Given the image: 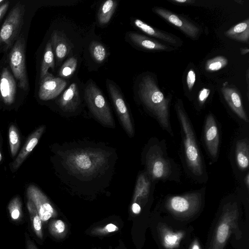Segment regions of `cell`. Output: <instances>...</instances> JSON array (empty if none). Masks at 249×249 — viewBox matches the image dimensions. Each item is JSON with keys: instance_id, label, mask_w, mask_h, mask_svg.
Returning a JSON list of instances; mask_svg holds the SVG:
<instances>
[{"instance_id": "cell-1", "label": "cell", "mask_w": 249, "mask_h": 249, "mask_svg": "<svg viewBox=\"0 0 249 249\" xmlns=\"http://www.w3.org/2000/svg\"><path fill=\"white\" fill-rule=\"evenodd\" d=\"M55 154L62 182L76 191L108 187L118 159L114 148L89 141L63 143Z\"/></svg>"}, {"instance_id": "cell-2", "label": "cell", "mask_w": 249, "mask_h": 249, "mask_svg": "<svg viewBox=\"0 0 249 249\" xmlns=\"http://www.w3.org/2000/svg\"><path fill=\"white\" fill-rule=\"evenodd\" d=\"M175 108L180 127L183 160L187 172L195 180L205 183L208 174L192 124L181 101L177 102Z\"/></svg>"}, {"instance_id": "cell-3", "label": "cell", "mask_w": 249, "mask_h": 249, "mask_svg": "<svg viewBox=\"0 0 249 249\" xmlns=\"http://www.w3.org/2000/svg\"><path fill=\"white\" fill-rule=\"evenodd\" d=\"M144 171L156 183L159 181H179L180 172L175 161L168 156L164 140L151 138L142 153Z\"/></svg>"}, {"instance_id": "cell-4", "label": "cell", "mask_w": 249, "mask_h": 249, "mask_svg": "<svg viewBox=\"0 0 249 249\" xmlns=\"http://www.w3.org/2000/svg\"><path fill=\"white\" fill-rule=\"evenodd\" d=\"M138 95L148 112L160 127L173 136L170 120L169 99L165 98L156 81L150 75L143 76L138 85Z\"/></svg>"}, {"instance_id": "cell-5", "label": "cell", "mask_w": 249, "mask_h": 249, "mask_svg": "<svg viewBox=\"0 0 249 249\" xmlns=\"http://www.w3.org/2000/svg\"><path fill=\"white\" fill-rule=\"evenodd\" d=\"M239 216L237 201H229L223 205L208 249H224L231 234H234L237 239L241 238Z\"/></svg>"}, {"instance_id": "cell-6", "label": "cell", "mask_w": 249, "mask_h": 249, "mask_svg": "<svg viewBox=\"0 0 249 249\" xmlns=\"http://www.w3.org/2000/svg\"><path fill=\"white\" fill-rule=\"evenodd\" d=\"M205 190L204 187L181 195L168 196L164 200V207L175 217L188 219L200 210Z\"/></svg>"}, {"instance_id": "cell-7", "label": "cell", "mask_w": 249, "mask_h": 249, "mask_svg": "<svg viewBox=\"0 0 249 249\" xmlns=\"http://www.w3.org/2000/svg\"><path fill=\"white\" fill-rule=\"evenodd\" d=\"M85 99L90 111L102 125L112 128L115 127L111 110L104 96L92 82L85 88Z\"/></svg>"}, {"instance_id": "cell-8", "label": "cell", "mask_w": 249, "mask_h": 249, "mask_svg": "<svg viewBox=\"0 0 249 249\" xmlns=\"http://www.w3.org/2000/svg\"><path fill=\"white\" fill-rule=\"evenodd\" d=\"M25 6L18 2L11 10L0 29V49H11L19 36L24 23Z\"/></svg>"}, {"instance_id": "cell-9", "label": "cell", "mask_w": 249, "mask_h": 249, "mask_svg": "<svg viewBox=\"0 0 249 249\" xmlns=\"http://www.w3.org/2000/svg\"><path fill=\"white\" fill-rule=\"evenodd\" d=\"M25 41L21 35L11 48L9 53V64L19 87L24 90L29 88L25 65Z\"/></svg>"}, {"instance_id": "cell-10", "label": "cell", "mask_w": 249, "mask_h": 249, "mask_svg": "<svg viewBox=\"0 0 249 249\" xmlns=\"http://www.w3.org/2000/svg\"><path fill=\"white\" fill-rule=\"evenodd\" d=\"M107 88L121 125L126 134L131 138L134 136L135 130L123 97L117 88L110 82H107Z\"/></svg>"}, {"instance_id": "cell-11", "label": "cell", "mask_w": 249, "mask_h": 249, "mask_svg": "<svg viewBox=\"0 0 249 249\" xmlns=\"http://www.w3.org/2000/svg\"><path fill=\"white\" fill-rule=\"evenodd\" d=\"M28 199L34 204L42 222L57 216V213L48 197L37 186L31 184L27 188Z\"/></svg>"}, {"instance_id": "cell-12", "label": "cell", "mask_w": 249, "mask_h": 249, "mask_svg": "<svg viewBox=\"0 0 249 249\" xmlns=\"http://www.w3.org/2000/svg\"><path fill=\"white\" fill-rule=\"evenodd\" d=\"M203 142L209 157L213 162H215L219 153V131L216 121L211 113L207 116L205 120Z\"/></svg>"}, {"instance_id": "cell-13", "label": "cell", "mask_w": 249, "mask_h": 249, "mask_svg": "<svg viewBox=\"0 0 249 249\" xmlns=\"http://www.w3.org/2000/svg\"><path fill=\"white\" fill-rule=\"evenodd\" d=\"M156 182L143 170L137 177L132 203L138 204L142 209L152 196Z\"/></svg>"}, {"instance_id": "cell-14", "label": "cell", "mask_w": 249, "mask_h": 249, "mask_svg": "<svg viewBox=\"0 0 249 249\" xmlns=\"http://www.w3.org/2000/svg\"><path fill=\"white\" fill-rule=\"evenodd\" d=\"M153 11L190 37L195 39L199 35L200 29L198 26L184 18L160 7H155Z\"/></svg>"}, {"instance_id": "cell-15", "label": "cell", "mask_w": 249, "mask_h": 249, "mask_svg": "<svg viewBox=\"0 0 249 249\" xmlns=\"http://www.w3.org/2000/svg\"><path fill=\"white\" fill-rule=\"evenodd\" d=\"M66 81L60 77H56L49 72L40 80L38 97L44 101L56 97L64 89Z\"/></svg>"}, {"instance_id": "cell-16", "label": "cell", "mask_w": 249, "mask_h": 249, "mask_svg": "<svg viewBox=\"0 0 249 249\" xmlns=\"http://www.w3.org/2000/svg\"><path fill=\"white\" fill-rule=\"evenodd\" d=\"M157 231L160 242L165 249L178 248L185 235L184 231H175L163 223L158 224Z\"/></svg>"}, {"instance_id": "cell-17", "label": "cell", "mask_w": 249, "mask_h": 249, "mask_svg": "<svg viewBox=\"0 0 249 249\" xmlns=\"http://www.w3.org/2000/svg\"><path fill=\"white\" fill-rule=\"evenodd\" d=\"M221 91L225 100L233 113L242 122L248 123V117L237 90L234 88L223 86Z\"/></svg>"}, {"instance_id": "cell-18", "label": "cell", "mask_w": 249, "mask_h": 249, "mask_svg": "<svg viewBox=\"0 0 249 249\" xmlns=\"http://www.w3.org/2000/svg\"><path fill=\"white\" fill-rule=\"evenodd\" d=\"M16 82L7 67L3 68L0 77V92L4 103H13L16 95Z\"/></svg>"}, {"instance_id": "cell-19", "label": "cell", "mask_w": 249, "mask_h": 249, "mask_svg": "<svg viewBox=\"0 0 249 249\" xmlns=\"http://www.w3.org/2000/svg\"><path fill=\"white\" fill-rule=\"evenodd\" d=\"M60 109L66 113L76 111L80 104V98L77 85L72 83L64 91L57 102Z\"/></svg>"}, {"instance_id": "cell-20", "label": "cell", "mask_w": 249, "mask_h": 249, "mask_svg": "<svg viewBox=\"0 0 249 249\" xmlns=\"http://www.w3.org/2000/svg\"><path fill=\"white\" fill-rule=\"evenodd\" d=\"M43 125L35 130L28 137L26 143L22 147L18 155L12 164L14 171L17 170L22 164L26 158L38 143V141L45 130Z\"/></svg>"}, {"instance_id": "cell-21", "label": "cell", "mask_w": 249, "mask_h": 249, "mask_svg": "<svg viewBox=\"0 0 249 249\" xmlns=\"http://www.w3.org/2000/svg\"><path fill=\"white\" fill-rule=\"evenodd\" d=\"M51 43L58 62L62 61L68 54L71 47L63 32L54 30L51 35Z\"/></svg>"}, {"instance_id": "cell-22", "label": "cell", "mask_w": 249, "mask_h": 249, "mask_svg": "<svg viewBox=\"0 0 249 249\" xmlns=\"http://www.w3.org/2000/svg\"><path fill=\"white\" fill-rule=\"evenodd\" d=\"M234 157L239 170L244 172L249 166V142L248 138L238 140L235 145Z\"/></svg>"}, {"instance_id": "cell-23", "label": "cell", "mask_w": 249, "mask_h": 249, "mask_svg": "<svg viewBox=\"0 0 249 249\" xmlns=\"http://www.w3.org/2000/svg\"><path fill=\"white\" fill-rule=\"evenodd\" d=\"M128 36L131 41L135 45L146 50L164 51L168 49V46L166 45L155 39L138 33H129Z\"/></svg>"}, {"instance_id": "cell-24", "label": "cell", "mask_w": 249, "mask_h": 249, "mask_svg": "<svg viewBox=\"0 0 249 249\" xmlns=\"http://www.w3.org/2000/svg\"><path fill=\"white\" fill-rule=\"evenodd\" d=\"M133 23L137 28L148 36L173 45L179 44L177 37L154 28L139 19H135Z\"/></svg>"}, {"instance_id": "cell-25", "label": "cell", "mask_w": 249, "mask_h": 249, "mask_svg": "<svg viewBox=\"0 0 249 249\" xmlns=\"http://www.w3.org/2000/svg\"><path fill=\"white\" fill-rule=\"evenodd\" d=\"M233 40L245 43L249 42V19H247L231 28L224 33Z\"/></svg>"}, {"instance_id": "cell-26", "label": "cell", "mask_w": 249, "mask_h": 249, "mask_svg": "<svg viewBox=\"0 0 249 249\" xmlns=\"http://www.w3.org/2000/svg\"><path fill=\"white\" fill-rule=\"evenodd\" d=\"M117 5V1L113 0H107L101 5L97 14L98 21L100 24L104 25L108 23Z\"/></svg>"}, {"instance_id": "cell-27", "label": "cell", "mask_w": 249, "mask_h": 249, "mask_svg": "<svg viewBox=\"0 0 249 249\" xmlns=\"http://www.w3.org/2000/svg\"><path fill=\"white\" fill-rule=\"evenodd\" d=\"M27 208L28 210L34 231L38 238L42 239L43 236L42 222L34 204L29 199L28 200L27 202Z\"/></svg>"}, {"instance_id": "cell-28", "label": "cell", "mask_w": 249, "mask_h": 249, "mask_svg": "<svg viewBox=\"0 0 249 249\" xmlns=\"http://www.w3.org/2000/svg\"><path fill=\"white\" fill-rule=\"evenodd\" d=\"M54 70V54L51 41L47 42L44 50V55L41 63L40 73V79H42L48 72L49 68Z\"/></svg>"}, {"instance_id": "cell-29", "label": "cell", "mask_w": 249, "mask_h": 249, "mask_svg": "<svg viewBox=\"0 0 249 249\" xmlns=\"http://www.w3.org/2000/svg\"><path fill=\"white\" fill-rule=\"evenodd\" d=\"M50 233L55 238L60 239L64 238L68 231L66 223L60 219H53L49 225Z\"/></svg>"}, {"instance_id": "cell-30", "label": "cell", "mask_w": 249, "mask_h": 249, "mask_svg": "<svg viewBox=\"0 0 249 249\" xmlns=\"http://www.w3.org/2000/svg\"><path fill=\"white\" fill-rule=\"evenodd\" d=\"M89 51L94 60L98 63L103 62L106 59V49L100 42L96 41L91 42L89 45Z\"/></svg>"}, {"instance_id": "cell-31", "label": "cell", "mask_w": 249, "mask_h": 249, "mask_svg": "<svg viewBox=\"0 0 249 249\" xmlns=\"http://www.w3.org/2000/svg\"><path fill=\"white\" fill-rule=\"evenodd\" d=\"M9 142L11 155L14 157L17 154L20 144V136L16 126L10 125L8 130Z\"/></svg>"}, {"instance_id": "cell-32", "label": "cell", "mask_w": 249, "mask_h": 249, "mask_svg": "<svg viewBox=\"0 0 249 249\" xmlns=\"http://www.w3.org/2000/svg\"><path fill=\"white\" fill-rule=\"evenodd\" d=\"M8 209L11 219L18 221L22 216V204L20 197L16 196L13 197L8 205Z\"/></svg>"}, {"instance_id": "cell-33", "label": "cell", "mask_w": 249, "mask_h": 249, "mask_svg": "<svg viewBox=\"0 0 249 249\" xmlns=\"http://www.w3.org/2000/svg\"><path fill=\"white\" fill-rule=\"evenodd\" d=\"M77 65V59L74 57H70L61 66L59 71V75L62 78L70 77L75 71Z\"/></svg>"}, {"instance_id": "cell-34", "label": "cell", "mask_w": 249, "mask_h": 249, "mask_svg": "<svg viewBox=\"0 0 249 249\" xmlns=\"http://www.w3.org/2000/svg\"><path fill=\"white\" fill-rule=\"evenodd\" d=\"M227 59L223 56H217L207 60L205 69L208 71H215L225 67L228 64Z\"/></svg>"}, {"instance_id": "cell-35", "label": "cell", "mask_w": 249, "mask_h": 249, "mask_svg": "<svg viewBox=\"0 0 249 249\" xmlns=\"http://www.w3.org/2000/svg\"><path fill=\"white\" fill-rule=\"evenodd\" d=\"M119 228L113 223H109L103 227H96L92 229L90 233L94 236H102L116 232Z\"/></svg>"}, {"instance_id": "cell-36", "label": "cell", "mask_w": 249, "mask_h": 249, "mask_svg": "<svg viewBox=\"0 0 249 249\" xmlns=\"http://www.w3.org/2000/svg\"><path fill=\"white\" fill-rule=\"evenodd\" d=\"M196 82V73L195 71L190 69L186 76V83L188 89L190 91L192 89Z\"/></svg>"}, {"instance_id": "cell-37", "label": "cell", "mask_w": 249, "mask_h": 249, "mask_svg": "<svg viewBox=\"0 0 249 249\" xmlns=\"http://www.w3.org/2000/svg\"><path fill=\"white\" fill-rule=\"evenodd\" d=\"M210 93V89L203 88L202 89L198 94V102L200 106H202L207 101Z\"/></svg>"}, {"instance_id": "cell-38", "label": "cell", "mask_w": 249, "mask_h": 249, "mask_svg": "<svg viewBox=\"0 0 249 249\" xmlns=\"http://www.w3.org/2000/svg\"><path fill=\"white\" fill-rule=\"evenodd\" d=\"M26 249H38L34 241L30 238L29 234L25 232Z\"/></svg>"}, {"instance_id": "cell-39", "label": "cell", "mask_w": 249, "mask_h": 249, "mask_svg": "<svg viewBox=\"0 0 249 249\" xmlns=\"http://www.w3.org/2000/svg\"><path fill=\"white\" fill-rule=\"evenodd\" d=\"M9 1H5L0 5V19L4 16L9 6Z\"/></svg>"}, {"instance_id": "cell-40", "label": "cell", "mask_w": 249, "mask_h": 249, "mask_svg": "<svg viewBox=\"0 0 249 249\" xmlns=\"http://www.w3.org/2000/svg\"><path fill=\"white\" fill-rule=\"evenodd\" d=\"M141 207L137 204L131 203V210L132 213L134 214L138 215L142 211Z\"/></svg>"}, {"instance_id": "cell-41", "label": "cell", "mask_w": 249, "mask_h": 249, "mask_svg": "<svg viewBox=\"0 0 249 249\" xmlns=\"http://www.w3.org/2000/svg\"><path fill=\"white\" fill-rule=\"evenodd\" d=\"M189 249H202L197 239H195L191 243Z\"/></svg>"}, {"instance_id": "cell-42", "label": "cell", "mask_w": 249, "mask_h": 249, "mask_svg": "<svg viewBox=\"0 0 249 249\" xmlns=\"http://www.w3.org/2000/svg\"><path fill=\"white\" fill-rule=\"evenodd\" d=\"M243 181L245 187H246L248 191H249V173L248 172L245 175Z\"/></svg>"}, {"instance_id": "cell-43", "label": "cell", "mask_w": 249, "mask_h": 249, "mask_svg": "<svg viewBox=\"0 0 249 249\" xmlns=\"http://www.w3.org/2000/svg\"><path fill=\"white\" fill-rule=\"evenodd\" d=\"M172 1L174 2L180 3H191L194 2L193 0H173Z\"/></svg>"}, {"instance_id": "cell-44", "label": "cell", "mask_w": 249, "mask_h": 249, "mask_svg": "<svg viewBox=\"0 0 249 249\" xmlns=\"http://www.w3.org/2000/svg\"><path fill=\"white\" fill-rule=\"evenodd\" d=\"M249 50L248 49H242L241 53L242 54H245L249 53Z\"/></svg>"}, {"instance_id": "cell-45", "label": "cell", "mask_w": 249, "mask_h": 249, "mask_svg": "<svg viewBox=\"0 0 249 249\" xmlns=\"http://www.w3.org/2000/svg\"><path fill=\"white\" fill-rule=\"evenodd\" d=\"M5 0H0V5H1L2 4H3Z\"/></svg>"}, {"instance_id": "cell-46", "label": "cell", "mask_w": 249, "mask_h": 249, "mask_svg": "<svg viewBox=\"0 0 249 249\" xmlns=\"http://www.w3.org/2000/svg\"><path fill=\"white\" fill-rule=\"evenodd\" d=\"M1 159H2V156H1V154L0 151V162L1 160Z\"/></svg>"}]
</instances>
